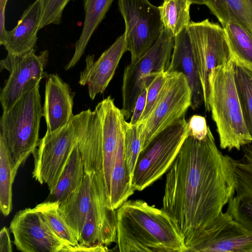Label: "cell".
Instances as JSON below:
<instances>
[{
    "label": "cell",
    "instance_id": "cell-40",
    "mask_svg": "<svg viewBox=\"0 0 252 252\" xmlns=\"http://www.w3.org/2000/svg\"><path fill=\"white\" fill-rule=\"evenodd\" d=\"M8 0H0V8L6 6Z\"/></svg>",
    "mask_w": 252,
    "mask_h": 252
},
{
    "label": "cell",
    "instance_id": "cell-8",
    "mask_svg": "<svg viewBox=\"0 0 252 252\" xmlns=\"http://www.w3.org/2000/svg\"><path fill=\"white\" fill-rule=\"evenodd\" d=\"M167 73L152 111L137 124L141 150L160 132L184 117L191 106V93L185 76L177 72Z\"/></svg>",
    "mask_w": 252,
    "mask_h": 252
},
{
    "label": "cell",
    "instance_id": "cell-10",
    "mask_svg": "<svg viewBox=\"0 0 252 252\" xmlns=\"http://www.w3.org/2000/svg\"><path fill=\"white\" fill-rule=\"evenodd\" d=\"M125 23L127 50L133 63L149 50L163 31L159 9L148 0H118Z\"/></svg>",
    "mask_w": 252,
    "mask_h": 252
},
{
    "label": "cell",
    "instance_id": "cell-33",
    "mask_svg": "<svg viewBox=\"0 0 252 252\" xmlns=\"http://www.w3.org/2000/svg\"><path fill=\"white\" fill-rule=\"evenodd\" d=\"M167 75L166 71L159 73L147 88L146 106L138 124L144 121L152 111Z\"/></svg>",
    "mask_w": 252,
    "mask_h": 252
},
{
    "label": "cell",
    "instance_id": "cell-19",
    "mask_svg": "<svg viewBox=\"0 0 252 252\" xmlns=\"http://www.w3.org/2000/svg\"><path fill=\"white\" fill-rule=\"evenodd\" d=\"M167 73L181 72L186 77L191 93L190 107L194 110L204 103L203 91L194 57L188 27L174 37Z\"/></svg>",
    "mask_w": 252,
    "mask_h": 252
},
{
    "label": "cell",
    "instance_id": "cell-36",
    "mask_svg": "<svg viewBox=\"0 0 252 252\" xmlns=\"http://www.w3.org/2000/svg\"><path fill=\"white\" fill-rule=\"evenodd\" d=\"M107 247L102 245L94 246H84L79 244L71 246L68 245L64 250V252H107L108 251Z\"/></svg>",
    "mask_w": 252,
    "mask_h": 252
},
{
    "label": "cell",
    "instance_id": "cell-35",
    "mask_svg": "<svg viewBox=\"0 0 252 252\" xmlns=\"http://www.w3.org/2000/svg\"><path fill=\"white\" fill-rule=\"evenodd\" d=\"M147 88L139 95L135 103L130 121L132 125H137L145 109L146 103Z\"/></svg>",
    "mask_w": 252,
    "mask_h": 252
},
{
    "label": "cell",
    "instance_id": "cell-29",
    "mask_svg": "<svg viewBox=\"0 0 252 252\" xmlns=\"http://www.w3.org/2000/svg\"><path fill=\"white\" fill-rule=\"evenodd\" d=\"M234 64L236 86L247 130L252 138V72Z\"/></svg>",
    "mask_w": 252,
    "mask_h": 252
},
{
    "label": "cell",
    "instance_id": "cell-34",
    "mask_svg": "<svg viewBox=\"0 0 252 252\" xmlns=\"http://www.w3.org/2000/svg\"><path fill=\"white\" fill-rule=\"evenodd\" d=\"M189 134L196 138L204 136L210 129L207 125L205 117L201 115H194L188 121Z\"/></svg>",
    "mask_w": 252,
    "mask_h": 252
},
{
    "label": "cell",
    "instance_id": "cell-14",
    "mask_svg": "<svg viewBox=\"0 0 252 252\" xmlns=\"http://www.w3.org/2000/svg\"><path fill=\"white\" fill-rule=\"evenodd\" d=\"M48 56V50L37 55L34 49L22 55L7 53L6 57L0 60V70L6 69L9 72L0 94L3 111L9 110L15 104L30 80L36 79L41 81L46 78L48 74L44 68Z\"/></svg>",
    "mask_w": 252,
    "mask_h": 252
},
{
    "label": "cell",
    "instance_id": "cell-5",
    "mask_svg": "<svg viewBox=\"0 0 252 252\" xmlns=\"http://www.w3.org/2000/svg\"><path fill=\"white\" fill-rule=\"evenodd\" d=\"M91 110L74 115L64 126L53 132L46 130L32 154V177L52 191L55 188L74 147L80 138Z\"/></svg>",
    "mask_w": 252,
    "mask_h": 252
},
{
    "label": "cell",
    "instance_id": "cell-11",
    "mask_svg": "<svg viewBox=\"0 0 252 252\" xmlns=\"http://www.w3.org/2000/svg\"><path fill=\"white\" fill-rule=\"evenodd\" d=\"M188 252H252V230L222 212L191 239Z\"/></svg>",
    "mask_w": 252,
    "mask_h": 252
},
{
    "label": "cell",
    "instance_id": "cell-38",
    "mask_svg": "<svg viewBox=\"0 0 252 252\" xmlns=\"http://www.w3.org/2000/svg\"><path fill=\"white\" fill-rule=\"evenodd\" d=\"M5 7L0 8V45H3L5 40L8 31L5 27Z\"/></svg>",
    "mask_w": 252,
    "mask_h": 252
},
{
    "label": "cell",
    "instance_id": "cell-28",
    "mask_svg": "<svg viewBox=\"0 0 252 252\" xmlns=\"http://www.w3.org/2000/svg\"><path fill=\"white\" fill-rule=\"evenodd\" d=\"M60 204L55 201H46L34 208L40 214L51 229L66 244L74 246L78 241L59 210Z\"/></svg>",
    "mask_w": 252,
    "mask_h": 252
},
{
    "label": "cell",
    "instance_id": "cell-16",
    "mask_svg": "<svg viewBox=\"0 0 252 252\" xmlns=\"http://www.w3.org/2000/svg\"><path fill=\"white\" fill-rule=\"evenodd\" d=\"M127 51L124 33L96 61L94 60L93 55L87 57L86 67L81 72L79 83L82 86H88L89 95L92 100L105 90L115 74L122 56Z\"/></svg>",
    "mask_w": 252,
    "mask_h": 252
},
{
    "label": "cell",
    "instance_id": "cell-25",
    "mask_svg": "<svg viewBox=\"0 0 252 252\" xmlns=\"http://www.w3.org/2000/svg\"><path fill=\"white\" fill-rule=\"evenodd\" d=\"M204 4L221 26L233 22L252 33V0H204Z\"/></svg>",
    "mask_w": 252,
    "mask_h": 252
},
{
    "label": "cell",
    "instance_id": "cell-32",
    "mask_svg": "<svg viewBox=\"0 0 252 252\" xmlns=\"http://www.w3.org/2000/svg\"><path fill=\"white\" fill-rule=\"evenodd\" d=\"M71 0H40L41 12L39 29L50 25L60 24L63 10Z\"/></svg>",
    "mask_w": 252,
    "mask_h": 252
},
{
    "label": "cell",
    "instance_id": "cell-2",
    "mask_svg": "<svg viewBox=\"0 0 252 252\" xmlns=\"http://www.w3.org/2000/svg\"><path fill=\"white\" fill-rule=\"evenodd\" d=\"M116 242L121 252H186L170 217L142 200H126L117 209Z\"/></svg>",
    "mask_w": 252,
    "mask_h": 252
},
{
    "label": "cell",
    "instance_id": "cell-27",
    "mask_svg": "<svg viewBox=\"0 0 252 252\" xmlns=\"http://www.w3.org/2000/svg\"><path fill=\"white\" fill-rule=\"evenodd\" d=\"M191 4L189 0H163L158 7L164 30L174 38L190 22Z\"/></svg>",
    "mask_w": 252,
    "mask_h": 252
},
{
    "label": "cell",
    "instance_id": "cell-39",
    "mask_svg": "<svg viewBox=\"0 0 252 252\" xmlns=\"http://www.w3.org/2000/svg\"><path fill=\"white\" fill-rule=\"evenodd\" d=\"M192 4H204V0H189Z\"/></svg>",
    "mask_w": 252,
    "mask_h": 252
},
{
    "label": "cell",
    "instance_id": "cell-37",
    "mask_svg": "<svg viewBox=\"0 0 252 252\" xmlns=\"http://www.w3.org/2000/svg\"><path fill=\"white\" fill-rule=\"evenodd\" d=\"M0 252H11L12 246L8 229L3 227L0 232Z\"/></svg>",
    "mask_w": 252,
    "mask_h": 252
},
{
    "label": "cell",
    "instance_id": "cell-17",
    "mask_svg": "<svg viewBox=\"0 0 252 252\" xmlns=\"http://www.w3.org/2000/svg\"><path fill=\"white\" fill-rule=\"evenodd\" d=\"M243 156L234 159L235 193L226 212L245 228L252 230V145L242 147Z\"/></svg>",
    "mask_w": 252,
    "mask_h": 252
},
{
    "label": "cell",
    "instance_id": "cell-18",
    "mask_svg": "<svg viewBox=\"0 0 252 252\" xmlns=\"http://www.w3.org/2000/svg\"><path fill=\"white\" fill-rule=\"evenodd\" d=\"M75 94L69 84L57 74L47 75L43 107L47 131L53 132L59 129L73 117L72 109Z\"/></svg>",
    "mask_w": 252,
    "mask_h": 252
},
{
    "label": "cell",
    "instance_id": "cell-7",
    "mask_svg": "<svg viewBox=\"0 0 252 252\" xmlns=\"http://www.w3.org/2000/svg\"><path fill=\"white\" fill-rule=\"evenodd\" d=\"M174 41V38L163 30L149 50L125 67L122 87L121 110L126 120L131 118L139 95L158 75L168 68Z\"/></svg>",
    "mask_w": 252,
    "mask_h": 252
},
{
    "label": "cell",
    "instance_id": "cell-30",
    "mask_svg": "<svg viewBox=\"0 0 252 252\" xmlns=\"http://www.w3.org/2000/svg\"><path fill=\"white\" fill-rule=\"evenodd\" d=\"M14 179L7 150L0 137V209L5 216L9 215L12 210Z\"/></svg>",
    "mask_w": 252,
    "mask_h": 252
},
{
    "label": "cell",
    "instance_id": "cell-12",
    "mask_svg": "<svg viewBox=\"0 0 252 252\" xmlns=\"http://www.w3.org/2000/svg\"><path fill=\"white\" fill-rule=\"evenodd\" d=\"M92 201L78 244L108 247L116 242L117 210L109 207L102 173H91Z\"/></svg>",
    "mask_w": 252,
    "mask_h": 252
},
{
    "label": "cell",
    "instance_id": "cell-15",
    "mask_svg": "<svg viewBox=\"0 0 252 252\" xmlns=\"http://www.w3.org/2000/svg\"><path fill=\"white\" fill-rule=\"evenodd\" d=\"M95 109L99 116L102 136V164L100 170L108 201L111 187L112 173L118 151L125 144L126 120L121 110L108 96L99 102Z\"/></svg>",
    "mask_w": 252,
    "mask_h": 252
},
{
    "label": "cell",
    "instance_id": "cell-1",
    "mask_svg": "<svg viewBox=\"0 0 252 252\" xmlns=\"http://www.w3.org/2000/svg\"><path fill=\"white\" fill-rule=\"evenodd\" d=\"M234 159L218 148L210 129L189 134L166 175L162 209L186 246L222 212L235 193Z\"/></svg>",
    "mask_w": 252,
    "mask_h": 252
},
{
    "label": "cell",
    "instance_id": "cell-4",
    "mask_svg": "<svg viewBox=\"0 0 252 252\" xmlns=\"http://www.w3.org/2000/svg\"><path fill=\"white\" fill-rule=\"evenodd\" d=\"M209 107L221 149L240 150L243 146L252 143L243 116L232 60L218 66L214 71L211 83Z\"/></svg>",
    "mask_w": 252,
    "mask_h": 252
},
{
    "label": "cell",
    "instance_id": "cell-3",
    "mask_svg": "<svg viewBox=\"0 0 252 252\" xmlns=\"http://www.w3.org/2000/svg\"><path fill=\"white\" fill-rule=\"evenodd\" d=\"M40 82L36 79L30 80L17 101L9 110L3 111L0 118V137L7 150L14 178L40 140V124L43 116Z\"/></svg>",
    "mask_w": 252,
    "mask_h": 252
},
{
    "label": "cell",
    "instance_id": "cell-21",
    "mask_svg": "<svg viewBox=\"0 0 252 252\" xmlns=\"http://www.w3.org/2000/svg\"><path fill=\"white\" fill-rule=\"evenodd\" d=\"M92 201L91 174L85 173L78 188L66 201L60 204V213L78 241Z\"/></svg>",
    "mask_w": 252,
    "mask_h": 252
},
{
    "label": "cell",
    "instance_id": "cell-31",
    "mask_svg": "<svg viewBox=\"0 0 252 252\" xmlns=\"http://www.w3.org/2000/svg\"><path fill=\"white\" fill-rule=\"evenodd\" d=\"M125 149L128 169L132 178L141 150V142L138 125H132L126 121L125 127Z\"/></svg>",
    "mask_w": 252,
    "mask_h": 252
},
{
    "label": "cell",
    "instance_id": "cell-26",
    "mask_svg": "<svg viewBox=\"0 0 252 252\" xmlns=\"http://www.w3.org/2000/svg\"><path fill=\"white\" fill-rule=\"evenodd\" d=\"M222 27L233 62L252 72V33L233 22Z\"/></svg>",
    "mask_w": 252,
    "mask_h": 252
},
{
    "label": "cell",
    "instance_id": "cell-22",
    "mask_svg": "<svg viewBox=\"0 0 252 252\" xmlns=\"http://www.w3.org/2000/svg\"><path fill=\"white\" fill-rule=\"evenodd\" d=\"M85 173L101 170L102 164L101 123L96 110L91 111L85 128L78 141Z\"/></svg>",
    "mask_w": 252,
    "mask_h": 252
},
{
    "label": "cell",
    "instance_id": "cell-13",
    "mask_svg": "<svg viewBox=\"0 0 252 252\" xmlns=\"http://www.w3.org/2000/svg\"><path fill=\"white\" fill-rule=\"evenodd\" d=\"M9 229L17 249L23 252H64L68 246L35 208L18 211L11 220Z\"/></svg>",
    "mask_w": 252,
    "mask_h": 252
},
{
    "label": "cell",
    "instance_id": "cell-6",
    "mask_svg": "<svg viewBox=\"0 0 252 252\" xmlns=\"http://www.w3.org/2000/svg\"><path fill=\"white\" fill-rule=\"evenodd\" d=\"M189 130L184 116L160 132L141 151L131 178L135 190H143L168 170Z\"/></svg>",
    "mask_w": 252,
    "mask_h": 252
},
{
    "label": "cell",
    "instance_id": "cell-20",
    "mask_svg": "<svg viewBox=\"0 0 252 252\" xmlns=\"http://www.w3.org/2000/svg\"><path fill=\"white\" fill-rule=\"evenodd\" d=\"M41 12L40 0H36L25 10L17 25L8 31L3 45L8 53L22 55L35 49Z\"/></svg>",
    "mask_w": 252,
    "mask_h": 252
},
{
    "label": "cell",
    "instance_id": "cell-23",
    "mask_svg": "<svg viewBox=\"0 0 252 252\" xmlns=\"http://www.w3.org/2000/svg\"><path fill=\"white\" fill-rule=\"evenodd\" d=\"M114 0H84L85 18L81 35L75 44L74 53L65 65L68 70L73 67L84 54L93 33L104 18Z\"/></svg>",
    "mask_w": 252,
    "mask_h": 252
},
{
    "label": "cell",
    "instance_id": "cell-24",
    "mask_svg": "<svg viewBox=\"0 0 252 252\" xmlns=\"http://www.w3.org/2000/svg\"><path fill=\"white\" fill-rule=\"evenodd\" d=\"M85 174L84 165L77 142L57 185L50 191L47 201L57 202L60 204L66 201L80 186Z\"/></svg>",
    "mask_w": 252,
    "mask_h": 252
},
{
    "label": "cell",
    "instance_id": "cell-9",
    "mask_svg": "<svg viewBox=\"0 0 252 252\" xmlns=\"http://www.w3.org/2000/svg\"><path fill=\"white\" fill-rule=\"evenodd\" d=\"M188 30L202 85L205 108L210 111L211 83L214 71L232 60L225 32L222 26L208 19L190 21Z\"/></svg>",
    "mask_w": 252,
    "mask_h": 252
}]
</instances>
